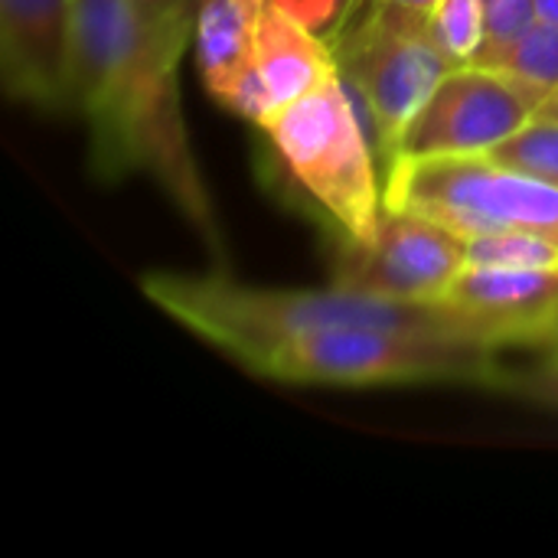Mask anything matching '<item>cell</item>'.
<instances>
[{"label":"cell","instance_id":"obj_1","mask_svg":"<svg viewBox=\"0 0 558 558\" xmlns=\"http://www.w3.org/2000/svg\"><path fill=\"white\" fill-rule=\"evenodd\" d=\"M196 0H75L72 111L88 128L98 180L147 177L219 252V222L203 183L180 95Z\"/></svg>","mask_w":558,"mask_h":558},{"label":"cell","instance_id":"obj_2","mask_svg":"<svg viewBox=\"0 0 558 558\" xmlns=\"http://www.w3.org/2000/svg\"><path fill=\"white\" fill-rule=\"evenodd\" d=\"M141 291L157 311H163L170 320H177L239 366H245L271 343L327 327H386L494 343L468 314H461L448 301H392L337 284L252 288L229 275L170 271L144 275Z\"/></svg>","mask_w":558,"mask_h":558},{"label":"cell","instance_id":"obj_3","mask_svg":"<svg viewBox=\"0 0 558 558\" xmlns=\"http://www.w3.org/2000/svg\"><path fill=\"white\" fill-rule=\"evenodd\" d=\"M248 373L294 386H425L458 383L497 389L500 347L484 340L432 337L386 327H327L265 347Z\"/></svg>","mask_w":558,"mask_h":558},{"label":"cell","instance_id":"obj_4","mask_svg":"<svg viewBox=\"0 0 558 558\" xmlns=\"http://www.w3.org/2000/svg\"><path fill=\"white\" fill-rule=\"evenodd\" d=\"M255 124L343 239H376L386 216L376 147L340 75L304 98L271 108Z\"/></svg>","mask_w":558,"mask_h":558},{"label":"cell","instance_id":"obj_5","mask_svg":"<svg viewBox=\"0 0 558 558\" xmlns=\"http://www.w3.org/2000/svg\"><path fill=\"white\" fill-rule=\"evenodd\" d=\"M383 170L435 85L454 69L428 29V13L389 0H360L330 43Z\"/></svg>","mask_w":558,"mask_h":558},{"label":"cell","instance_id":"obj_6","mask_svg":"<svg viewBox=\"0 0 558 558\" xmlns=\"http://www.w3.org/2000/svg\"><path fill=\"white\" fill-rule=\"evenodd\" d=\"M383 173L386 209L425 216L461 239L520 229L558 235V186L487 154L396 157Z\"/></svg>","mask_w":558,"mask_h":558},{"label":"cell","instance_id":"obj_7","mask_svg":"<svg viewBox=\"0 0 558 558\" xmlns=\"http://www.w3.org/2000/svg\"><path fill=\"white\" fill-rule=\"evenodd\" d=\"M539 108L543 95L530 92L507 72L481 62L454 65L405 124L396 157L490 154L526 128Z\"/></svg>","mask_w":558,"mask_h":558},{"label":"cell","instance_id":"obj_8","mask_svg":"<svg viewBox=\"0 0 558 558\" xmlns=\"http://www.w3.org/2000/svg\"><path fill=\"white\" fill-rule=\"evenodd\" d=\"M468 268V242L412 213L386 209L373 242L337 248L330 284L392 301H441Z\"/></svg>","mask_w":558,"mask_h":558},{"label":"cell","instance_id":"obj_9","mask_svg":"<svg viewBox=\"0 0 558 558\" xmlns=\"http://www.w3.org/2000/svg\"><path fill=\"white\" fill-rule=\"evenodd\" d=\"M75 0H0V78L13 101L72 111Z\"/></svg>","mask_w":558,"mask_h":558},{"label":"cell","instance_id":"obj_10","mask_svg":"<svg viewBox=\"0 0 558 558\" xmlns=\"http://www.w3.org/2000/svg\"><path fill=\"white\" fill-rule=\"evenodd\" d=\"M268 0H196L193 49L206 92L248 121L268 114L271 95L258 75V26Z\"/></svg>","mask_w":558,"mask_h":558},{"label":"cell","instance_id":"obj_11","mask_svg":"<svg viewBox=\"0 0 558 558\" xmlns=\"http://www.w3.org/2000/svg\"><path fill=\"white\" fill-rule=\"evenodd\" d=\"M497 347H549L558 327V271L464 268L445 291Z\"/></svg>","mask_w":558,"mask_h":558},{"label":"cell","instance_id":"obj_12","mask_svg":"<svg viewBox=\"0 0 558 558\" xmlns=\"http://www.w3.org/2000/svg\"><path fill=\"white\" fill-rule=\"evenodd\" d=\"M255 62L275 108L304 98L340 75L333 46L271 0L262 13Z\"/></svg>","mask_w":558,"mask_h":558},{"label":"cell","instance_id":"obj_13","mask_svg":"<svg viewBox=\"0 0 558 558\" xmlns=\"http://www.w3.org/2000/svg\"><path fill=\"white\" fill-rule=\"evenodd\" d=\"M487 65L507 72L510 78H517L530 92L543 95V101H546L558 88V23L536 20L513 46H507Z\"/></svg>","mask_w":558,"mask_h":558},{"label":"cell","instance_id":"obj_14","mask_svg":"<svg viewBox=\"0 0 558 558\" xmlns=\"http://www.w3.org/2000/svg\"><path fill=\"white\" fill-rule=\"evenodd\" d=\"M428 29L451 65H471L487 39L484 7L481 0H441L428 13Z\"/></svg>","mask_w":558,"mask_h":558},{"label":"cell","instance_id":"obj_15","mask_svg":"<svg viewBox=\"0 0 558 558\" xmlns=\"http://www.w3.org/2000/svg\"><path fill=\"white\" fill-rule=\"evenodd\" d=\"M487 157L558 186V118L536 114L526 128H520Z\"/></svg>","mask_w":558,"mask_h":558},{"label":"cell","instance_id":"obj_16","mask_svg":"<svg viewBox=\"0 0 558 558\" xmlns=\"http://www.w3.org/2000/svg\"><path fill=\"white\" fill-rule=\"evenodd\" d=\"M481 7H484V23H487V39L477 56L481 65L497 59L539 20L536 0H481Z\"/></svg>","mask_w":558,"mask_h":558},{"label":"cell","instance_id":"obj_17","mask_svg":"<svg viewBox=\"0 0 558 558\" xmlns=\"http://www.w3.org/2000/svg\"><path fill=\"white\" fill-rule=\"evenodd\" d=\"M500 392L520 396L533 405L556 409L558 412V347H549L546 360L526 369H507L497 383Z\"/></svg>","mask_w":558,"mask_h":558},{"label":"cell","instance_id":"obj_18","mask_svg":"<svg viewBox=\"0 0 558 558\" xmlns=\"http://www.w3.org/2000/svg\"><path fill=\"white\" fill-rule=\"evenodd\" d=\"M271 3L281 7V10H288L291 16H298L304 26H311L327 43L337 39V33L343 29V23L360 7V0H271Z\"/></svg>","mask_w":558,"mask_h":558},{"label":"cell","instance_id":"obj_19","mask_svg":"<svg viewBox=\"0 0 558 558\" xmlns=\"http://www.w3.org/2000/svg\"><path fill=\"white\" fill-rule=\"evenodd\" d=\"M396 7H409V10H418V13H432L441 0H389Z\"/></svg>","mask_w":558,"mask_h":558},{"label":"cell","instance_id":"obj_20","mask_svg":"<svg viewBox=\"0 0 558 558\" xmlns=\"http://www.w3.org/2000/svg\"><path fill=\"white\" fill-rule=\"evenodd\" d=\"M536 10H539V20L558 23V0H536Z\"/></svg>","mask_w":558,"mask_h":558},{"label":"cell","instance_id":"obj_21","mask_svg":"<svg viewBox=\"0 0 558 558\" xmlns=\"http://www.w3.org/2000/svg\"><path fill=\"white\" fill-rule=\"evenodd\" d=\"M539 114H546V118H558V88L543 101V108H539Z\"/></svg>","mask_w":558,"mask_h":558},{"label":"cell","instance_id":"obj_22","mask_svg":"<svg viewBox=\"0 0 558 558\" xmlns=\"http://www.w3.org/2000/svg\"><path fill=\"white\" fill-rule=\"evenodd\" d=\"M549 347H558V327H556V337H553V343H549ZM549 347H546V350H549Z\"/></svg>","mask_w":558,"mask_h":558},{"label":"cell","instance_id":"obj_23","mask_svg":"<svg viewBox=\"0 0 558 558\" xmlns=\"http://www.w3.org/2000/svg\"><path fill=\"white\" fill-rule=\"evenodd\" d=\"M144 3H157V0H144Z\"/></svg>","mask_w":558,"mask_h":558}]
</instances>
